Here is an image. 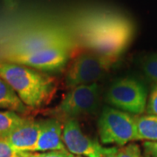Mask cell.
<instances>
[{
	"label": "cell",
	"mask_w": 157,
	"mask_h": 157,
	"mask_svg": "<svg viewBox=\"0 0 157 157\" xmlns=\"http://www.w3.org/2000/svg\"><path fill=\"white\" fill-rule=\"evenodd\" d=\"M20 157H74L68 150H57L49 152H24L20 153Z\"/></svg>",
	"instance_id": "17"
},
{
	"label": "cell",
	"mask_w": 157,
	"mask_h": 157,
	"mask_svg": "<svg viewBox=\"0 0 157 157\" xmlns=\"http://www.w3.org/2000/svg\"><path fill=\"white\" fill-rule=\"evenodd\" d=\"M142 146L147 155L150 157H157V140L154 141H144Z\"/></svg>",
	"instance_id": "20"
},
{
	"label": "cell",
	"mask_w": 157,
	"mask_h": 157,
	"mask_svg": "<svg viewBox=\"0 0 157 157\" xmlns=\"http://www.w3.org/2000/svg\"><path fill=\"white\" fill-rule=\"evenodd\" d=\"M0 110H6L17 113L19 114L28 113L29 109L17 95L11 89V87L0 77Z\"/></svg>",
	"instance_id": "12"
},
{
	"label": "cell",
	"mask_w": 157,
	"mask_h": 157,
	"mask_svg": "<svg viewBox=\"0 0 157 157\" xmlns=\"http://www.w3.org/2000/svg\"><path fill=\"white\" fill-rule=\"evenodd\" d=\"M111 107L130 114L146 112L147 94L144 86L133 78H123L113 83L106 94Z\"/></svg>",
	"instance_id": "7"
},
{
	"label": "cell",
	"mask_w": 157,
	"mask_h": 157,
	"mask_svg": "<svg viewBox=\"0 0 157 157\" xmlns=\"http://www.w3.org/2000/svg\"><path fill=\"white\" fill-rule=\"evenodd\" d=\"M63 141L73 155L86 157H114L118 147H105L93 140L80 128L78 120H67L63 123Z\"/></svg>",
	"instance_id": "8"
},
{
	"label": "cell",
	"mask_w": 157,
	"mask_h": 157,
	"mask_svg": "<svg viewBox=\"0 0 157 157\" xmlns=\"http://www.w3.org/2000/svg\"><path fill=\"white\" fill-rule=\"evenodd\" d=\"M146 112L147 114L157 115V85L154 86L147 98Z\"/></svg>",
	"instance_id": "19"
},
{
	"label": "cell",
	"mask_w": 157,
	"mask_h": 157,
	"mask_svg": "<svg viewBox=\"0 0 157 157\" xmlns=\"http://www.w3.org/2000/svg\"><path fill=\"white\" fill-rule=\"evenodd\" d=\"M117 59L102 56L91 51L79 52L73 57L65 73V84L68 88L97 83Z\"/></svg>",
	"instance_id": "4"
},
{
	"label": "cell",
	"mask_w": 157,
	"mask_h": 157,
	"mask_svg": "<svg viewBox=\"0 0 157 157\" xmlns=\"http://www.w3.org/2000/svg\"><path fill=\"white\" fill-rule=\"evenodd\" d=\"M138 140H157V115L136 116Z\"/></svg>",
	"instance_id": "13"
},
{
	"label": "cell",
	"mask_w": 157,
	"mask_h": 157,
	"mask_svg": "<svg viewBox=\"0 0 157 157\" xmlns=\"http://www.w3.org/2000/svg\"><path fill=\"white\" fill-rule=\"evenodd\" d=\"M41 121L26 119L6 136L9 144L18 153L33 152L39 138Z\"/></svg>",
	"instance_id": "10"
},
{
	"label": "cell",
	"mask_w": 157,
	"mask_h": 157,
	"mask_svg": "<svg viewBox=\"0 0 157 157\" xmlns=\"http://www.w3.org/2000/svg\"><path fill=\"white\" fill-rule=\"evenodd\" d=\"M73 47H53L27 53L2 54L1 59L13 62L38 71H55L67 63Z\"/></svg>",
	"instance_id": "9"
},
{
	"label": "cell",
	"mask_w": 157,
	"mask_h": 157,
	"mask_svg": "<svg viewBox=\"0 0 157 157\" xmlns=\"http://www.w3.org/2000/svg\"><path fill=\"white\" fill-rule=\"evenodd\" d=\"M60 46L73 47L72 39L68 34L55 26H41L11 41L3 54L27 53Z\"/></svg>",
	"instance_id": "6"
},
{
	"label": "cell",
	"mask_w": 157,
	"mask_h": 157,
	"mask_svg": "<svg viewBox=\"0 0 157 157\" xmlns=\"http://www.w3.org/2000/svg\"><path fill=\"white\" fill-rule=\"evenodd\" d=\"M101 86L98 83L69 88L52 113L67 120H77L94 114L101 101Z\"/></svg>",
	"instance_id": "5"
},
{
	"label": "cell",
	"mask_w": 157,
	"mask_h": 157,
	"mask_svg": "<svg viewBox=\"0 0 157 157\" xmlns=\"http://www.w3.org/2000/svg\"><path fill=\"white\" fill-rule=\"evenodd\" d=\"M77 31L88 51L117 59L130 43L132 24L126 17L109 11H94L78 20Z\"/></svg>",
	"instance_id": "1"
},
{
	"label": "cell",
	"mask_w": 157,
	"mask_h": 157,
	"mask_svg": "<svg viewBox=\"0 0 157 157\" xmlns=\"http://www.w3.org/2000/svg\"><path fill=\"white\" fill-rule=\"evenodd\" d=\"M74 157H75V156H74ZM76 157H80V156H76Z\"/></svg>",
	"instance_id": "21"
},
{
	"label": "cell",
	"mask_w": 157,
	"mask_h": 157,
	"mask_svg": "<svg viewBox=\"0 0 157 157\" xmlns=\"http://www.w3.org/2000/svg\"><path fill=\"white\" fill-rule=\"evenodd\" d=\"M135 118L114 107H104L97 123L101 143L123 147L138 140Z\"/></svg>",
	"instance_id": "3"
},
{
	"label": "cell",
	"mask_w": 157,
	"mask_h": 157,
	"mask_svg": "<svg viewBox=\"0 0 157 157\" xmlns=\"http://www.w3.org/2000/svg\"><path fill=\"white\" fill-rule=\"evenodd\" d=\"M67 150L63 141V124L57 119L41 121V128L33 152Z\"/></svg>",
	"instance_id": "11"
},
{
	"label": "cell",
	"mask_w": 157,
	"mask_h": 157,
	"mask_svg": "<svg viewBox=\"0 0 157 157\" xmlns=\"http://www.w3.org/2000/svg\"><path fill=\"white\" fill-rule=\"evenodd\" d=\"M142 68L147 76L157 85V55L147 58L143 63Z\"/></svg>",
	"instance_id": "16"
},
{
	"label": "cell",
	"mask_w": 157,
	"mask_h": 157,
	"mask_svg": "<svg viewBox=\"0 0 157 157\" xmlns=\"http://www.w3.org/2000/svg\"><path fill=\"white\" fill-rule=\"evenodd\" d=\"M20 153L12 148L6 137H0V157H19Z\"/></svg>",
	"instance_id": "18"
},
{
	"label": "cell",
	"mask_w": 157,
	"mask_h": 157,
	"mask_svg": "<svg viewBox=\"0 0 157 157\" xmlns=\"http://www.w3.org/2000/svg\"><path fill=\"white\" fill-rule=\"evenodd\" d=\"M0 77L31 110L39 109L48 105L58 86L53 77L33 68L1 59Z\"/></svg>",
	"instance_id": "2"
},
{
	"label": "cell",
	"mask_w": 157,
	"mask_h": 157,
	"mask_svg": "<svg viewBox=\"0 0 157 157\" xmlns=\"http://www.w3.org/2000/svg\"><path fill=\"white\" fill-rule=\"evenodd\" d=\"M19 157H20V156H19Z\"/></svg>",
	"instance_id": "22"
},
{
	"label": "cell",
	"mask_w": 157,
	"mask_h": 157,
	"mask_svg": "<svg viewBox=\"0 0 157 157\" xmlns=\"http://www.w3.org/2000/svg\"><path fill=\"white\" fill-rule=\"evenodd\" d=\"M26 119L17 113L0 110V137H6L12 129L23 123Z\"/></svg>",
	"instance_id": "14"
},
{
	"label": "cell",
	"mask_w": 157,
	"mask_h": 157,
	"mask_svg": "<svg viewBox=\"0 0 157 157\" xmlns=\"http://www.w3.org/2000/svg\"><path fill=\"white\" fill-rule=\"evenodd\" d=\"M114 157H148L145 155L137 144L129 143L126 146L118 147Z\"/></svg>",
	"instance_id": "15"
}]
</instances>
